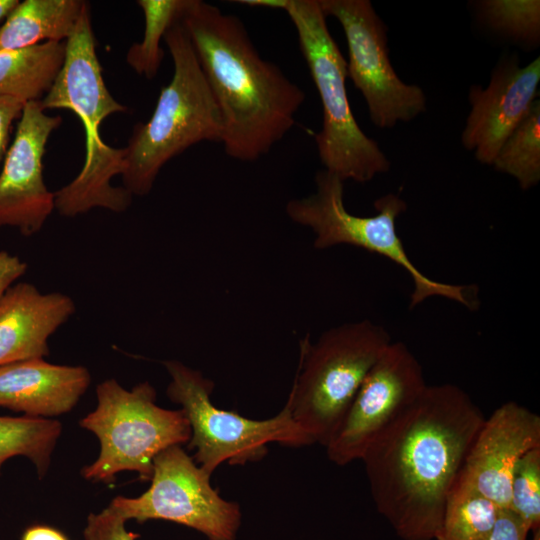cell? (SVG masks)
I'll return each instance as SVG.
<instances>
[{"mask_svg": "<svg viewBox=\"0 0 540 540\" xmlns=\"http://www.w3.org/2000/svg\"><path fill=\"white\" fill-rule=\"evenodd\" d=\"M485 417L460 387L427 385L362 457L378 512L402 540H433Z\"/></svg>", "mask_w": 540, "mask_h": 540, "instance_id": "1", "label": "cell"}, {"mask_svg": "<svg viewBox=\"0 0 540 540\" xmlns=\"http://www.w3.org/2000/svg\"><path fill=\"white\" fill-rule=\"evenodd\" d=\"M180 22L218 105L225 153L248 162L263 157L295 125L304 91L260 56L236 16L188 0Z\"/></svg>", "mask_w": 540, "mask_h": 540, "instance_id": "2", "label": "cell"}, {"mask_svg": "<svg viewBox=\"0 0 540 540\" xmlns=\"http://www.w3.org/2000/svg\"><path fill=\"white\" fill-rule=\"evenodd\" d=\"M41 104L44 109H68L81 120L86 135L84 165L69 184L54 192L55 209L66 217L93 208L125 211L132 195L111 180L124 169V148H112L100 137L99 127L109 115L126 111L107 89L96 54L89 5L72 36L65 42L63 65Z\"/></svg>", "mask_w": 540, "mask_h": 540, "instance_id": "3", "label": "cell"}, {"mask_svg": "<svg viewBox=\"0 0 540 540\" xmlns=\"http://www.w3.org/2000/svg\"><path fill=\"white\" fill-rule=\"evenodd\" d=\"M164 40L173 61V76L164 86L146 123L137 124L124 148V188L147 195L161 168L202 141L221 143L223 123L216 100L180 20Z\"/></svg>", "mask_w": 540, "mask_h": 540, "instance_id": "4", "label": "cell"}, {"mask_svg": "<svg viewBox=\"0 0 540 540\" xmlns=\"http://www.w3.org/2000/svg\"><path fill=\"white\" fill-rule=\"evenodd\" d=\"M237 3L284 11L293 23L301 53L320 97L323 122L315 137L324 169L344 182L371 181L391 163L379 144L356 121L347 95V63L333 39L318 0H239Z\"/></svg>", "mask_w": 540, "mask_h": 540, "instance_id": "5", "label": "cell"}, {"mask_svg": "<svg viewBox=\"0 0 540 540\" xmlns=\"http://www.w3.org/2000/svg\"><path fill=\"white\" fill-rule=\"evenodd\" d=\"M392 342L370 320L333 327L301 342L299 366L286 403L312 443L326 446L368 372Z\"/></svg>", "mask_w": 540, "mask_h": 540, "instance_id": "6", "label": "cell"}, {"mask_svg": "<svg viewBox=\"0 0 540 540\" xmlns=\"http://www.w3.org/2000/svg\"><path fill=\"white\" fill-rule=\"evenodd\" d=\"M315 185L314 193L286 204L289 218L313 231L315 248L350 245L383 256L402 267L413 282L410 309L434 296L450 299L470 310L477 308L475 286L431 279L408 257L396 231V220L407 209L406 202L399 195H383L374 202L377 214L357 216L345 207L344 181L339 176L320 170L316 173Z\"/></svg>", "mask_w": 540, "mask_h": 540, "instance_id": "7", "label": "cell"}, {"mask_svg": "<svg viewBox=\"0 0 540 540\" xmlns=\"http://www.w3.org/2000/svg\"><path fill=\"white\" fill-rule=\"evenodd\" d=\"M96 393V409L80 421L100 442L98 458L82 470L87 480L112 483L121 471H135L140 480H150L155 456L191 437L183 410L156 405V392L148 382L126 390L109 379Z\"/></svg>", "mask_w": 540, "mask_h": 540, "instance_id": "8", "label": "cell"}, {"mask_svg": "<svg viewBox=\"0 0 540 540\" xmlns=\"http://www.w3.org/2000/svg\"><path fill=\"white\" fill-rule=\"evenodd\" d=\"M164 364L171 378L167 395L182 406L190 425L188 447L195 449L194 461L209 475L224 462L243 465L261 459L270 443L313 444L294 421L287 403L274 417L249 419L215 406L210 397L214 383L199 371L175 360Z\"/></svg>", "mask_w": 540, "mask_h": 540, "instance_id": "9", "label": "cell"}, {"mask_svg": "<svg viewBox=\"0 0 540 540\" xmlns=\"http://www.w3.org/2000/svg\"><path fill=\"white\" fill-rule=\"evenodd\" d=\"M210 476L181 445H173L155 456L147 491L135 498L117 496L109 506L126 521L166 520L195 529L209 540H235L240 507L220 497Z\"/></svg>", "mask_w": 540, "mask_h": 540, "instance_id": "10", "label": "cell"}, {"mask_svg": "<svg viewBox=\"0 0 540 540\" xmlns=\"http://www.w3.org/2000/svg\"><path fill=\"white\" fill-rule=\"evenodd\" d=\"M341 25L348 48L347 77L361 92L372 123L381 129L426 111L421 87L403 82L389 58L387 27L369 0H318Z\"/></svg>", "mask_w": 540, "mask_h": 540, "instance_id": "11", "label": "cell"}, {"mask_svg": "<svg viewBox=\"0 0 540 540\" xmlns=\"http://www.w3.org/2000/svg\"><path fill=\"white\" fill-rule=\"evenodd\" d=\"M426 387L415 355L403 342H391L368 372L326 444L329 460L339 466L361 460L376 438Z\"/></svg>", "mask_w": 540, "mask_h": 540, "instance_id": "12", "label": "cell"}, {"mask_svg": "<svg viewBox=\"0 0 540 540\" xmlns=\"http://www.w3.org/2000/svg\"><path fill=\"white\" fill-rule=\"evenodd\" d=\"M44 110L40 100L25 104L0 171V228L14 227L27 237L39 232L55 209L42 159L49 136L62 119Z\"/></svg>", "mask_w": 540, "mask_h": 540, "instance_id": "13", "label": "cell"}, {"mask_svg": "<svg viewBox=\"0 0 540 540\" xmlns=\"http://www.w3.org/2000/svg\"><path fill=\"white\" fill-rule=\"evenodd\" d=\"M540 57L521 66L516 54L502 57L486 88L470 86V112L461 142L478 162L492 165L501 146L538 99Z\"/></svg>", "mask_w": 540, "mask_h": 540, "instance_id": "14", "label": "cell"}, {"mask_svg": "<svg viewBox=\"0 0 540 540\" xmlns=\"http://www.w3.org/2000/svg\"><path fill=\"white\" fill-rule=\"evenodd\" d=\"M536 447H540V417L514 401L506 402L485 418L459 475L499 508H509L513 468Z\"/></svg>", "mask_w": 540, "mask_h": 540, "instance_id": "15", "label": "cell"}, {"mask_svg": "<svg viewBox=\"0 0 540 540\" xmlns=\"http://www.w3.org/2000/svg\"><path fill=\"white\" fill-rule=\"evenodd\" d=\"M75 312L63 293L13 284L0 300V366L49 354V337Z\"/></svg>", "mask_w": 540, "mask_h": 540, "instance_id": "16", "label": "cell"}, {"mask_svg": "<svg viewBox=\"0 0 540 540\" xmlns=\"http://www.w3.org/2000/svg\"><path fill=\"white\" fill-rule=\"evenodd\" d=\"M90 373L83 366L56 365L43 358L0 366V407L29 417L69 412L85 393Z\"/></svg>", "mask_w": 540, "mask_h": 540, "instance_id": "17", "label": "cell"}, {"mask_svg": "<svg viewBox=\"0 0 540 540\" xmlns=\"http://www.w3.org/2000/svg\"><path fill=\"white\" fill-rule=\"evenodd\" d=\"M87 5L82 0L19 2L0 27V53L69 39Z\"/></svg>", "mask_w": 540, "mask_h": 540, "instance_id": "18", "label": "cell"}, {"mask_svg": "<svg viewBox=\"0 0 540 540\" xmlns=\"http://www.w3.org/2000/svg\"><path fill=\"white\" fill-rule=\"evenodd\" d=\"M65 57V43L43 42L0 53V96L39 101L52 87Z\"/></svg>", "mask_w": 540, "mask_h": 540, "instance_id": "19", "label": "cell"}, {"mask_svg": "<svg viewBox=\"0 0 540 540\" xmlns=\"http://www.w3.org/2000/svg\"><path fill=\"white\" fill-rule=\"evenodd\" d=\"M499 507L460 475L449 491L435 540H490Z\"/></svg>", "mask_w": 540, "mask_h": 540, "instance_id": "20", "label": "cell"}, {"mask_svg": "<svg viewBox=\"0 0 540 540\" xmlns=\"http://www.w3.org/2000/svg\"><path fill=\"white\" fill-rule=\"evenodd\" d=\"M57 420L40 417H0V469L3 463L22 455L29 458L43 476L61 434Z\"/></svg>", "mask_w": 540, "mask_h": 540, "instance_id": "21", "label": "cell"}, {"mask_svg": "<svg viewBox=\"0 0 540 540\" xmlns=\"http://www.w3.org/2000/svg\"><path fill=\"white\" fill-rule=\"evenodd\" d=\"M492 166L512 176L522 190L540 181V101L537 99L526 117L501 146Z\"/></svg>", "mask_w": 540, "mask_h": 540, "instance_id": "22", "label": "cell"}, {"mask_svg": "<svg viewBox=\"0 0 540 540\" xmlns=\"http://www.w3.org/2000/svg\"><path fill=\"white\" fill-rule=\"evenodd\" d=\"M188 0H139L145 18L143 40L131 45L126 61L131 68L147 79H153L160 68L164 51L161 39L167 30L180 20Z\"/></svg>", "mask_w": 540, "mask_h": 540, "instance_id": "23", "label": "cell"}, {"mask_svg": "<svg viewBox=\"0 0 540 540\" xmlns=\"http://www.w3.org/2000/svg\"><path fill=\"white\" fill-rule=\"evenodd\" d=\"M476 3L478 20L491 32L528 49L539 45V0H482Z\"/></svg>", "mask_w": 540, "mask_h": 540, "instance_id": "24", "label": "cell"}, {"mask_svg": "<svg viewBox=\"0 0 540 540\" xmlns=\"http://www.w3.org/2000/svg\"><path fill=\"white\" fill-rule=\"evenodd\" d=\"M530 531L540 529V447L526 452L515 464L510 482V506Z\"/></svg>", "mask_w": 540, "mask_h": 540, "instance_id": "25", "label": "cell"}, {"mask_svg": "<svg viewBox=\"0 0 540 540\" xmlns=\"http://www.w3.org/2000/svg\"><path fill=\"white\" fill-rule=\"evenodd\" d=\"M126 520L112 507L91 513L84 529L85 540H136L139 535L128 532Z\"/></svg>", "mask_w": 540, "mask_h": 540, "instance_id": "26", "label": "cell"}, {"mask_svg": "<svg viewBox=\"0 0 540 540\" xmlns=\"http://www.w3.org/2000/svg\"><path fill=\"white\" fill-rule=\"evenodd\" d=\"M529 528L510 508H500L490 540H527Z\"/></svg>", "mask_w": 540, "mask_h": 540, "instance_id": "27", "label": "cell"}, {"mask_svg": "<svg viewBox=\"0 0 540 540\" xmlns=\"http://www.w3.org/2000/svg\"><path fill=\"white\" fill-rule=\"evenodd\" d=\"M25 104L13 97L0 96V165L8 151L12 123L21 116Z\"/></svg>", "mask_w": 540, "mask_h": 540, "instance_id": "28", "label": "cell"}, {"mask_svg": "<svg viewBox=\"0 0 540 540\" xmlns=\"http://www.w3.org/2000/svg\"><path fill=\"white\" fill-rule=\"evenodd\" d=\"M27 270V264L8 251H0V300Z\"/></svg>", "mask_w": 540, "mask_h": 540, "instance_id": "29", "label": "cell"}, {"mask_svg": "<svg viewBox=\"0 0 540 540\" xmlns=\"http://www.w3.org/2000/svg\"><path fill=\"white\" fill-rule=\"evenodd\" d=\"M21 540H68V538L52 527L34 525L24 531Z\"/></svg>", "mask_w": 540, "mask_h": 540, "instance_id": "30", "label": "cell"}, {"mask_svg": "<svg viewBox=\"0 0 540 540\" xmlns=\"http://www.w3.org/2000/svg\"><path fill=\"white\" fill-rule=\"evenodd\" d=\"M18 3V0H0V20L6 18Z\"/></svg>", "mask_w": 540, "mask_h": 540, "instance_id": "31", "label": "cell"}, {"mask_svg": "<svg viewBox=\"0 0 540 540\" xmlns=\"http://www.w3.org/2000/svg\"><path fill=\"white\" fill-rule=\"evenodd\" d=\"M531 540H540V529L533 531V536Z\"/></svg>", "mask_w": 540, "mask_h": 540, "instance_id": "32", "label": "cell"}]
</instances>
